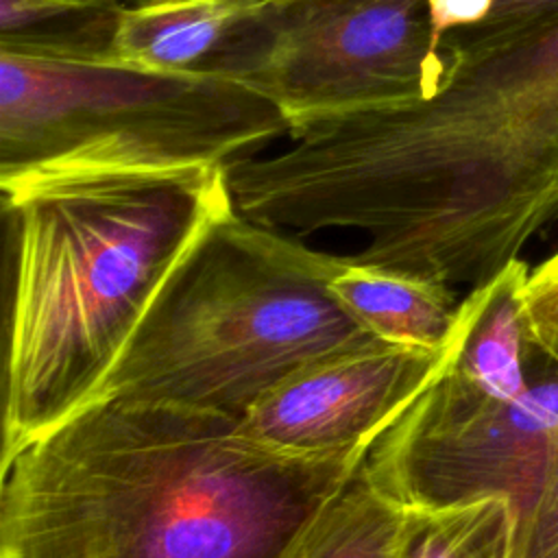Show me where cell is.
Returning a JSON list of instances; mask_svg holds the SVG:
<instances>
[{"label":"cell","instance_id":"6da1fadb","mask_svg":"<svg viewBox=\"0 0 558 558\" xmlns=\"http://www.w3.org/2000/svg\"><path fill=\"white\" fill-rule=\"evenodd\" d=\"M423 100L303 122L242 166L248 211L277 229H360L351 259L477 288L558 218V13L499 37L440 39Z\"/></svg>","mask_w":558,"mask_h":558},{"label":"cell","instance_id":"7a4b0ae2","mask_svg":"<svg viewBox=\"0 0 558 558\" xmlns=\"http://www.w3.org/2000/svg\"><path fill=\"white\" fill-rule=\"evenodd\" d=\"M373 445L288 453L235 416L96 397L2 456L0 558H279Z\"/></svg>","mask_w":558,"mask_h":558},{"label":"cell","instance_id":"3957f363","mask_svg":"<svg viewBox=\"0 0 558 558\" xmlns=\"http://www.w3.org/2000/svg\"><path fill=\"white\" fill-rule=\"evenodd\" d=\"M0 190L4 456L96 397L174 264L235 205L225 166L35 170Z\"/></svg>","mask_w":558,"mask_h":558},{"label":"cell","instance_id":"277c9868","mask_svg":"<svg viewBox=\"0 0 558 558\" xmlns=\"http://www.w3.org/2000/svg\"><path fill=\"white\" fill-rule=\"evenodd\" d=\"M344 259L229 209L163 279L96 397L244 418L301 366L377 340L331 294Z\"/></svg>","mask_w":558,"mask_h":558},{"label":"cell","instance_id":"5b68a950","mask_svg":"<svg viewBox=\"0 0 558 558\" xmlns=\"http://www.w3.org/2000/svg\"><path fill=\"white\" fill-rule=\"evenodd\" d=\"M288 131L277 105L211 70L0 46V179L61 168H227Z\"/></svg>","mask_w":558,"mask_h":558},{"label":"cell","instance_id":"8992f818","mask_svg":"<svg viewBox=\"0 0 558 558\" xmlns=\"http://www.w3.org/2000/svg\"><path fill=\"white\" fill-rule=\"evenodd\" d=\"M203 70L268 98L292 129L423 100L445 57L427 0H279Z\"/></svg>","mask_w":558,"mask_h":558},{"label":"cell","instance_id":"52a82bcc","mask_svg":"<svg viewBox=\"0 0 558 558\" xmlns=\"http://www.w3.org/2000/svg\"><path fill=\"white\" fill-rule=\"evenodd\" d=\"M556 458L558 353L541 340L532 377L517 397L460 412L414 401L375 440L364 469L403 508L508 499L517 530Z\"/></svg>","mask_w":558,"mask_h":558},{"label":"cell","instance_id":"ba28073f","mask_svg":"<svg viewBox=\"0 0 558 558\" xmlns=\"http://www.w3.org/2000/svg\"><path fill=\"white\" fill-rule=\"evenodd\" d=\"M447 355L449 347L384 340L347 347L279 381L242 423L253 438L288 453L373 445L438 377Z\"/></svg>","mask_w":558,"mask_h":558},{"label":"cell","instance_id":"9c48e42d","mask_svg":"<svg viewBox=\"0 0 558 558\" xmlns=\"http://www.w3.org/2000/svg\"><path fill=\"white\" fill-rule=\"evenodd\" d=\"M530 268L514 259L460 301L449 355L438 377L418 395L432 410L460 412L517 397L530 381L536 336L525 283Z\"/></svg>","mask_w":558,"mask_h":558},{"label":"cell","instance_id":"30bf717a","mask_svg":"<svg viewBox=\"0 0 558 558\" xmlns=\"http://www.w3.org/2000/svg\"><path fill=\"white\" fill-rule=\"evenodd\" d=\"M279 0H140L120 4L109 54L159 70H203Z\"/></svg>","mask_w":558,"mask_h":558},{"label":"cell","instance_id":"8fae6325","mask_svg":"<svg viewBox=\"0 0 558 558\" xmlns=\"http://www.w3.org/2000/svg\"><path fill=\"white\" fill-rule=\"evenodd\" d=\"M329 288L342 310L377 340L438 351L453 338L460 314L453 286L364 266L347 255Z\"/></svg>","mask_w":558,"mask_h":558},{"label":"cell","instance_id":"7c38bea8","mask_svg":"<svg viewBox=\"0 0 558 558\" xmlns=\"http://www.w3.org/2000/svg\"><path fill=\"white\" fill-rule=\"evenodd\" d=\"M403 519L362 464L279 558H392Z\"/></svg>","mask_w":558,"mask_h":558},{"label":"cell","instance_id":"4fadbf2b","mask_svg":"<svg viewBox=\"0 0 558 558\" xmlns=\"http://www.w3.org/2000/svg\"><path fill=\"white\" fill-rule=\"evenodd\" d=\"M392 558H514L512 506L501 497H482L405 508Z\"/></svg>","mask_w":558,"mask_h":558},{"label":"cell","instance_id":"5bb4252c","mask_svg":"<svg viewBox=\"0 0 558 558\" xmlns=\"http://www.w3.org/2000/svg\"><path fill=\"white\" fill-rule=\"evenodd\" d=\"M514 558H558V458L534 508L514 530Z\"/></svg>","mask_w":558,"mask_h":558},{"label":"cell","instance_id":"9a60e30c","mask_svg":"<svg viewBox=\"0 0 558 558\" xmlns=\"http://www.w3.org/2000/svg\"><path fill=\"white\" fill-rule=\"evenodd\" d=\"M551 13H558V0H495L490 13L480 24L451 33L482 39L499 37Z\"/></svg>","mask_w":558,"mask_h":558},{"label":"cell","instance_id":"2e32d148","mask_svg":"<svg viewBox=\"0 0 558 558\" xmlns=\"http://www.w3.org/2000/svg\"><path fill=\"white\" fill-rule=\"evenodd\" d=\"M429 15L438 39L451 31L480 24L493 9L495 0H427Z\"/></svg>","mask_w":558,"mask_h":558},{"label":"cell","instance_id":"e0dca14e","mask_svg":"<svg viewBox=\"0 0 558 558\" xmlns=\"http://www.w3.org/2000/svg\"><path fill=\"white\" fill-rule=\"evenodd\" d=\"M525 303L536 336L558 353V294H525Z\"/></svg>","mask_w":558,"mask_h":558},{"label":"cell","instance_id":"ac0fdd59","mask_svg":"<svg viewBox=\"0 0 558 558\" xmlns=\"http://www.w3.org/2000/svg\"><path fill=\"white\" fill-rule=\"evenodd\" d=\"M525 294H558V251L543 264H538L534 270H530Z\"/></svg>","mask_w":558,"mask_h":558},{"label":"cell","instance_id":"d6986e66","mask_svg":"<svg viewBox=\"0 0 558 558\" xmlns=\"http://www.w3.org/2000/svg\"><path fill=\"white\" fill-rule=\"evenodd\" d=\"M63 4H72V7H94V9H107V7H118L120 0H57Z\"/></svg>","mask_w":558,"mask_h":558}]
</instances>
